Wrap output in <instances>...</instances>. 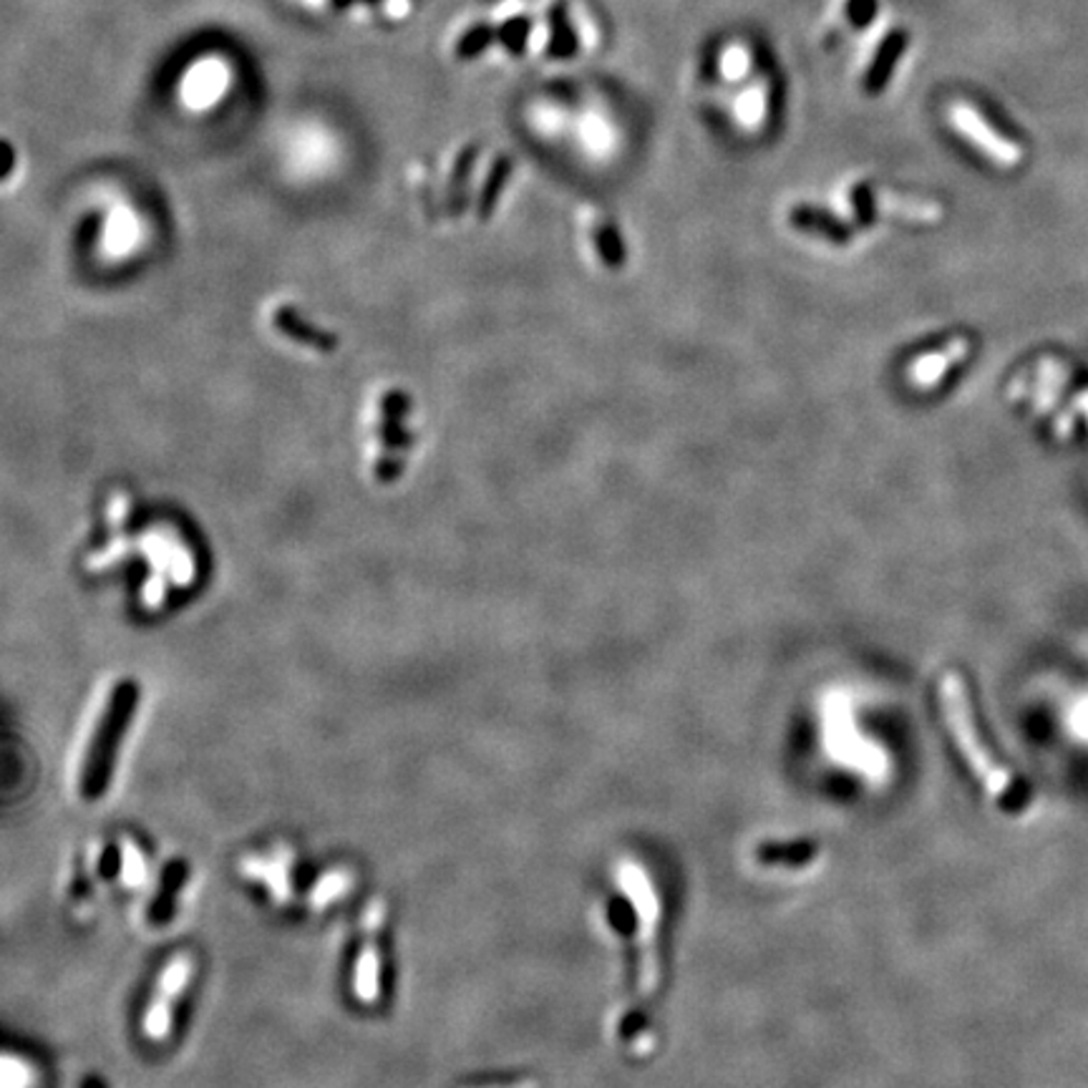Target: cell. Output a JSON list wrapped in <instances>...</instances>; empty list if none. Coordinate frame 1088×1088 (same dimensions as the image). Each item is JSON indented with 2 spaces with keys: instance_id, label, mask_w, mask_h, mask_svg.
Segmentation results:
<instances>
[{
  "instance_id": "obj_1",
  "label": "cell",
  "mask_w": 1088,
  "mask_h": 1088,
  "mask_svg": "<svg viewBox=\"0 0 1088 1088\" xmlns=\"http://www.w3.org/2000/svg\"><path fill=\"white\" fill-rule=\"evenodd\" d=\"M940 709L952 741L962 753V759H966L968 769L973 771V776L983 784L987 794L995 796V799H1005L1013 792V779L985 746L975 724L966 680L952 670L945 672L940 680Z\"/></svg>"
},
{
  "instance_id": "obj_2",
  "label": "cell",
  "mask_w": 1088,
  "mask_h": 1088,
  "mask_svg": "<svg viewBox=\"0 0 1088 1088\" xmlns=\"http://www.w3.org/2000/svg\"><path fill=\"white\" fill-rule=\"evenodd\" d=\"M137 701H139V686L134 680H119V683L114 686L112 695L106 698L104 711L98 713L94 730H91L86 741L84 759H81L79 788L86 799H94V796H98L106 788L116 744H119L124 728H127V724L131 721Z\"/></svg>"
},
{
  "instance_id": "obj_3",
  "label": "cell",
  "mask_w": 1088,
  "mask_h": 1088,
  "mask_svg": "<svg viewBox=\"0 0 1088 1088\" xmlns=\"http://www.w3.org/2000/svg\"><path fill=\"white\" fill-rule=\"evenodd\" d=\"M622 894L633 904L637 920V950H641V975H637V991L647 1001L660 985V958H658V925L663 917L660 897L647 871L637 862H620L615 869Z\"/></svg>"
},
{
  "instance_id": "obj_4",
  "label": "cell",
  "mask_w": 1088,
  "mask_h": 1088,
  "mask_svg": "<svg viewBox=\"0 0 1088 1088\" xmlns=\"http://www.w3.org/2000/svg\"><path fill=\"white\" fill-rule=\"evenodd\" d=\"M195 962L189 955H174V958L164 966L160 980H156V991L152 995V1003H149V1010L144 1016V1033L152 1041H164L172 1031V1013H174V1001L185 993V987L192 978Z\"/></svg>"
},
{
  "instance_id": "obj_5",
  "label": "cell",
  "mask_w": 1088,
  "mask_h": 1088,
  "mask_svg": "<svg viewBox=\"0 0 1088 1088\" xmlns=\"http://www.w3.org/2000/svg\"><path fill=\"white\" fill-rule=\"evenodd\" d=\"M950 119L955 124V129H958L968 141H973L980 152H983L987 160L998 164V167H1018L1020 160H1023V152H1020L1016 141H1010L1008 137H1003L1001 131H995L991 124L973 109V106L955 104L950 109Z\"/></svg>"
},
{
  "instance_id": "obj_6",
  "label": "cell",
  "mask_w": 1088,
  "mask_h": 1088,
  "mask_svg": "<svg viewBox=\"0 0 1088 1088\" xmlns=\"http://www.w3.org/2000/svg\"><path fill=\"white\" fill-rule=\"evenodd\" d=\"M384 920H386V904L381 900H373L363 920L365 940L361 945L359 960H355V975H353V987L361 1003H376L381 995L378 929L384 927Z\"/></svg>"
},
{
  "instance_id": "obj_7",
  "label": "cell",
  "mask_w": 1088,
  "mask_h": 1088,
  "mask_svg": "<svg viewBox=\"0 0 1088 1088\" xmlns=\"http://www.w3.org/2000/svg\"><path fill=\"white\" fill-rule=\"evenodd\" d=\"M272 328H276L280 336L293 340V343L313 348V351L318 353L338 351V338L326 328H315L313 323L303 318L293 305H278L276 311H272Z\"/></svg>"
},
{
  "instance_id": "obj_8",
  "label": "cell",
  "mask_w": 1088,
  "mask_h": 1088,
  "mask_svg": "<svg viewBox=\"0 0 1088 1088\" xmlns=\"http://www.w3.org/2000/svg\"><path fill=\"white\" fill-rule=\"evenodd\" d=\"M970 353V343L966 338H955L950 343H945L940 351L925 353L920 359L912 361L910 365V381L912 386L917 388H933L937 386L945 373H948L955 363H960Z\"/></svg>"
},
{
  "instance_id": "obj_9",
  "label": "cell",
  "mask_w": 1088,
  "mask_h": 1088,
  "mask_svg": "<svg viewBox=\"0 0 1088 1088\" xmlns=\"http://www.w3.org/2000/svg\"><path fill=\"white\" fill-rule=\"evenodd\" d=\"M908 46H910V36L904 31L887 33L882 46H879V51L875 54V61H871V66L865 73V81H862V86H865L867 94L877 96V94H882L887 86H890L892 73L897 69V63H900L902 54L908 51Z\"/></svg>"
},
{
  "instance_id": "obj_10",
  "label": "cell",
  "mask_w": 1088,
  "mask_h": 1088,
  "mask_svg": "<svg viewBox=\"0 0 1088 1088\" xmlns=\"http://www.w3.org/2000/svg\"><path fill=\"white\" fill-rule=\"evenodd\" d=\"M239 869H243L247 877L257 879V882L268 885L278 902L290 900V850H278L276 857L270 859L250 857L243 862V867Z\"/></svg>"
},
{
  "instance_id": "obj_11",
  "label": "cell",
  "mask_w": 1088,
  "mask_h": 1088,
  "mask_svg": "<svg viewBox=\"0 0 1088 1088\" xmlns=\"http://www.w3.org/2000/svg\"><path fill=\"white\" fill-rule=\"evenodd\" d=\"M589 253L595 255L597 265H603V268L608 270L620 268L622 257H625V245H622L620 232L612 224V220L608 218L595 220V227L589 230Z\"/></svg>"
},
{
  "instance_id": "obj_12",
  "label": "cell",
  "mask_w": 1088,
  "mask_h": 1088,
  "mask_svg": "<svg viewBox=\"0 0 1088 1088\" xmlns=\"http://www.w3.org/2000/svg\"><path fill=\"white\" fill-rule=\"evenodd\" d=\"M475 162H477V147L461 149V154L456 156L452 177H448V195H446L448 207H452L454 214L461 210V199H464V192H467V182H469V174H471V167H475Z\"/></svg>"
},
{
  "instance_id": "obj_13",
  "label": "cell",
  "mask_w": 1088,
  "mask_h": 1088,
  "mask_svg": "<svg viewBox=\"0 0 1088 1088\" xmlns=\"http://www.w3.org/2000/svg\"><path fill=\"white\" fill-rule=\"evenodd\" d=\"M510 174H512V160H510V156H500V160H496L492 164V169H489L484 187H481V195H479V218H487V214L494 210L496 199H500L502 189L506 185V179H510Z\"/></svg>"
},
{
  "instance_id": "obj_14",
  "label": "cell",
  "mask_w": 1088,
  "mask_h": 1088,
  "mask_svg": "<svg viewBox=\"0 0 1088 1088\" xmlns=\"http://www.w3.org/2000/svg\"><path fill=\"white\" fill-rule=\"evenodd\" d=\"M792 224L804 232H814V235H827V237H842L844 230H839V224L829 218L827 212L817 210V207L802 204L792 210Z\"/></svg>"
},
{
  "instance_id": "obj_15",
  "label": "cell",
  "mask_w": 1088,
  "mask_h": 1088,
  "mask_svg": "<svg viewBox=\"0 0 1088 1088\" xmlns=\"http://www.w3.org/2000/svg\"><path fill=\"white\" fill-rule=\"evenodd\" d=\"M348 890H351V875H348L346 869H334V871H328V875L323 877L318 885H315V890H313V894H311L313 908H315V910H323V908H326L328 902H334L336 897L346 894Z\"/></svg>"
},
{
  "instance_id": "obj_16",
  "label": "cell",
  "mask_w": 1088,
  "mask_h": 1088,
  "mask_svg": "<svg viewBox=\"0 0 1088 1088\" xmlns=\"http://www.w3.org/2000/svg\"><path fill=\"white\" fill-rule=\"evenodd\" d=\"M577 51V36L575 31L570 28L568 15H564L562 8H554L552 11V44L550 54L558 58H570Z\"/></svg>"
},
{
  "instance_id": "obj_17",
  "label": "cell",
  "mask_w": 1088,
  "mask_h": 1088,
  "mask_svg": "<svg viewBox=\"0 0 1088 1088\" xmlns=\"http://www.w3.org/2000/svg\"><path fill=\"white\" fill-rule=\"evenodd\" d=\"M494 28H489V26H475L471 28L467 36H464L459 40V46H456V54H459V58H475L479 56L484 48L492 44L494 40Z\"/></svg>"
},
{
  "instance_id": "obj_18",
  "label": "cell",
  "mask_w": 1088,
  "mask_h": 1088,
  "mask_svg": "<svg viewBox=\"0 0 1088 1088\" xmlns=\"http://www.w3.org/2000/svg\"><path fill=\"white\" fill-rule=\"evenodd\" d=\"M144 879V857L131 839H124V882L137 887Z\"/></svg>"
},
{
  "instance_id": "obj_19",
  "label": "cell",
  "mask_w": 1088,
  "mask_h": 1088,
  "mask_svg": "<svg viewBox=\"0 0 1088 1088\" xmlns=\"http://www.w3.org/2000/svg\"><path fill=\"white\" fill-rule=\"evenodd\" d=\"M527 36H529V21L527 19H512L510 23H504V26L500 28L502 44L510 48L512 54L525 51Z\"/></svg>"
},
{
  "instance_id": "obj_20",
  "label": "cell",
  "mask_w": 1088,
  "mask_h": 1088,
  "mask_svg": "<svg viewBox=\"0 0 1088 1088\" xmlns=\"http://www.w3.org/2000/svg\"><path fill=\"white\" fill-rule=\"evenodd\" d=\"M875 11H877L875 0H850V3H846V15H850V21L857 28L869 26V21L875 19Z\"/></svg>"
},
{
  "instance_id": "obj_21",
  "label": "cell",
  "mask_w": 1088,
  "mask_h": 1088,
  "mask_svg": "<svg viewBox=\"0 0 1088 1088\" xmlns=\"http://www.w3.org/2000/svg\"><path fill=\"white\" fill-rule=\"evenodd\" d=\"M13 164H15V152H13V147L8 144V141L0 139V179L8 177L13 169Z\"/></svg>"
},
{
  "instance_id": "obj_22",
  "label": "cell",
  "mask_w": 1088,
  "mask_h": 1088,
  "mask_svg": "<svg viewBox=\"0 0 1088 1088\" xmlns=\"http://www.w3.org/2000/svg\"><path fill=\"white\" fill-rule=\"evenodd\" d=\"M1074 409H1076V411H1081V413H1086V419H1088V391H1086V394H1078V396H1076V401H1074Z\"/></svg>"
},
{
  "instance_id": "obj_23",
  "label": "cell",
  "mask_w": 1088,
  "mask_h": 1088,
  "mask_svg": "<svg viewBox=\"0 0 1088 1088\" xmlns=\"http://www.w3.org/2000/svg\"><path fill=\"white\" fill-rule=\"evenodd\" d=\"M492 1088H539L537 1081H517V1084H510V1086H492Z\"/></svg>"
},
{
  "instance_id": "obj_24",
  "label": "cell",
  "mask_w": 1088,
  "mask_h": 1088,
  "mask_svg": "<svg viewBox=\"0 0 1088 1088\" xmlns=\"http://www.w3.org/2000/svg\"><path fill=\"white\" fill-rule=\"evenodd\" d=\"M353 3H376V0H334L336 8H346V5H353Z\"/></svg>"
}]
</instances>
